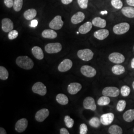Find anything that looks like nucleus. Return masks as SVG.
<instances>
[{
	"instance_id": "f257e3e1",
	"label": "nucleus",
	"mask_w": 134,
	"mask_h": 134,
	"mask_svg": "<svg viewBox=\"0 0 134 134\" xmlns=\"http://www.w3.org/2000/svg\"><path fill=\"white\" fill-rule=\"evenodd\" d=\"M16 64L19 67L25 70H31L34 66V63L32 59L26 56L17 58Z\"/></svg>"
},
{
	"instance_id": "f03ea898",
	"label": "nucleus",
	"mask_w": 134,
	"mask_h": 134,
	"mask_svg": "<svg viewBox=\"0 0 134 134\" xmlns=\"http://www.w3.org/2000/svg\"><path fill=\"white\" fill-rule=\"evenodd\" d=\"M130 24L127 23H122L116 24L113 28L114 34L117 35H122L127 32L130 29Z\"/></svg>"
},
{
	"instance_id": "7ed1b4c3",
	"label": "nucleus",
	"mask_w": 134,
	"mask_h": 134,
	"mask_svg": "<svg viewBox=\"0 0 134 134\" xmlns=\"http://www.w3.org/2000/svg\"><path fill=\"white\" fill-rule=\"evenodd\" d=\"M77 55L78 57L84 61H88L93 58L94 53L89 49H85L78 51Z\"/></svg>"
},
{
	"instance_id": "20e7f679",
	"label": "nucleus",
	"mask_w": 134,
	"mask_h": 134,
	"mask_svg": "<svg viewBox=\"0 0 134 134\" xmlns=\"http://www.w3.org/2000/svg\"><path fill=\"white\" fill-rule=\"evenodd\" d=\"M62 49L61 44L58 42L48 43L45 47V51L49 54L58 53L61 51Z\"/></svg>"
},
{
	"instance_id": "39448f33",
	"label": "nucleus",
	"mask_w": 134,
	"mask_h": 134,
	"mask_svg": "<svg viewBox=\"0 0 134 134\" xmlns=\"http://www.w3.org/2000/svg\"><path fill=\"white\" fill-rule=\"evenodd\" d=\"M120 91L116 87L113 86H108L105 87L102 91L103 96L116 97L119 95Z\"/></svg>"
},
{
	"instance_id": "423d86ee",
	"label": "nucleus",
	"mask_w": 134,
	"mask_h": 134,
	"mask_svg": "<svg viewBox=\"0 0 134 134\" xmlns=\"http://www.w3.org/2000/svg\"><path fill=\"white\" fill-rule=\"evenodd\" d=\"M32 90L34 93L40 96H45L47 93L46 87L41 82H37L34 83L32 87Z\"/></svg>"
},
{
	"instance_id": "0eeeda50",
	"label": "nucleus",
	"mask_w": 134,
	"mask_h": 134,
	"mask_svg": "<svg viewBox=\"0 0 134 134\" xmlns=\"http://www.w3.org/2000/svg\"><path fill=\"white\" fill-rule=\"evenodd\" d=\"M64 22L60 15H57L53 19L49 24V27L54 30H59L63 26Z\"/></svg>"
},
{
	"instance_id": "6e6552de",
	"label": "nucleus",
	"mask_w": 134,
	"mask_h": 134,
	"mask_svg": "<svg viewBox=\"0 0 134 134\" xmlns=\"http://www.w3.org/2000/svg\"><path fill=\"white\" fill-rule=\"evenodd\" d=\"M81 74L86 77H92L96 74V71L94 68L88 65H84L81 68Z\"/></svg>"
},
{
	"instance_id": "1a4fd4ad",
	"label": "nucleus",
	"mask_w": 134,
	"mask_h": 134,
	"mask_svg": "<svg viewBox=\"0 0 134 134\" xmlns=\"http://www.w3.org/2000/svg\"><path fill=\"white\" fill-rule=\"evenodd\" d=\"M108 58L111 62L117 64L124 62L125 60L124 56L118 52H113L110 54Z\"/></svg>"
},
{
	"instance_id": "9d476101",
	"label": "nucleus",
	"mask_w": 134,
	"mask_h": 134,
	"mask_svg": "<svg viewBox=\"0 0 134 134\" xmlns=\"http://www.w3.org/2000/svg\"><path fill=\"white\" fill-rule=\"evenodd\" d=\"M83 105L86 109H90L94 111L96 109L95 100L91 96H88L84 99Z\"/></svg>"
},
{
	"instance_id": "9b49d317",
	"label": "nucleus",
	"mask_w": 134,
	"mask_h": 134,
	"mask_svg": "<svg viewBox=\"0 0 134 134\" xmlns=\"http://www.w3.org/2000/svg\"><path fill=\"white\" fill-rule=\"evenodd\" d=\"M72 62L70 59H66L63 61L58 66V70L61 72H66L68 71L72 68Z\"/></svg>"
},
{
	"instance_id": "f8f14e48",
	"label": "nucleus",
	"mask_w": 134,
	"mask_h": 134,
	"mask_svg": "<svg viewBox=\"0 0 134 134\" xmlns=\"http://www.w3.org/2000/svg\"><path fill=\"white\" fill-rule=\"evenodd\" d=\"M28 126V121L25 118H22L17 121L15 125V129L19 132L22 133L27 128Z\"/></svg>"
},
{
	"instance_id": "ddd939ff",
	"label": "nucleus",
	"mask_w": 134,
	"mask_h": 134,
	"mask_svg": "<svg viewBox=\"0 0 134 134\" xmlns=\"http://www.w3.org/2000/svg\"><path fill=\"white\" fill-rule=\"evenodd\" d=\"M2 29L5 32H9L14 29V23L11 19L5 18L2 20Z\"/></svg>"
},
{
	"instance_id": "4468645a",
	"label": "nucleus",
	"mask_w": 134,
	"mask_h": 134,
	"mask_svg": "<svg viewBox=\"0 0 134 134\" xmlns=\"http://www.w3.org/2000/svg\"><path fill=\"white\" fill-rule=\"evenodd\" d=\"M49 111L46 108H43L37 111L35 114V119L39 122H42L45 120L49 115Z\"/></svg>"
},
{
	"instance_id": "2eb2a0df",
	"label": "nucleus",
	"mask_w": 134,
	"mask_h": 134,
	"mask_svg": "<svg viewBox=\"0 0 134 134\" xmlns=\"http://www.w3.org/2000/svg\"><path fill=\"white\" fill-rule=\"evenodd\" d=\"M114 119V115L112 113H108L101 115L100 117L101 123L103 125H109L111 124Z\"/></svg>"
},
{
	"instance_id": "dca6fc26",
	"label": "nucleus",
	"mask_w": 134,
	"mask_h": 134,
	"mask_svg": "<svg viewBox=\"0 0 134 134\" xmlns=\"http://www.w3.org/2000/svg\"><path fill=\"white\" fill-rule=\"evenodd\" d=\"M81 88L82 86L80 83L77 82H72L68 86V91L70 94L74 95L80 91Z\"/></svg>"
},
{
	"instance_id": "f3484780",
	"label": "nucleus",
	"mask_w": 134,
	"mask_h": 134,
	"mask_svg": "<svg viewBox=\"0 0 134 134\" xmlns=\"http://www.w3.org/2000/svg\"><path fill=\"white\" fill-rule=\"evenodd\" d=\"M109 35V32L107 29H101L96 31L94 33V36L96 38L99 40H103L106 38Z\"/></svg>"
},
{
	"instance_id": "a211bd4d",
	"label": "nucleus",
	"mask_w": 134,
	"mask_h": 134,
	"mask_svg": "<svg viewBox=\"0 0 134 134\" xmlns=\"http://www.w3.org/2000/svg\"><path fill=\"white\" fill-rule=\"evenodd\" d=\"M85 19V14L81 12H79L72 16L71 20L72 24H77L81 23Z\"/></svg>"
},
{
	"instance_id": "6ab92c4d",
	"label": "nucleus",
	"mask_w": 134,
	"mask_h": 134,
	"mask_svg": "<svg viewBox=\"0 0 134 134\" xmlns=\"http://www.w3.org/2000/svg\"><path fill=\"white\" fill-rule=\"evenodd\" d=\"M121 12L124 16L128 18H134V8L133 7H125L122 8Z\"/></svg>"
},
{
	"instance_id": "aec40b11",
	"label": "nucleus",
	"mask_w": 134,
	"mask_h": 134,
	"mask_svg": "<svg viewBox=\"0 0 134 134\" xmlns=\"http://www.w3.org/2000/svg\"><path fill=\"white\" fill-rule=\"evenodd\" d=\"M92 24L90 21H87L81 25L79 29V32L82 34H87L91 30L92 27Z\"/></svg>"
},
{
	"instance_id": "412c9836",
	"label": "nucleus",
	"mask_w": 134,
	"mask_h": 134,
	"mask_svg": "<svg viewBox=\"0 0 134 134\" xmlns=\"http://www.w3.org/2000/svg\"><path fill=\"white\" fill-rule=\"evenodd\" d=\"M31 52L34 56L38 60H42L44 58V53L42 49L38 46H34L31 49Z\"/></svg>"
},
{
	"instance_id": "4be33fe9",
	"label": "nucleus",
	"mask_w": 134,
	"mask_h": 134,
	"mask_svg": "<svg viewBox=\"0 0 134 134\" xmlns=\"http://www.w3.org/2000/svg\"><path fill=\"white\" fill-rule=\"evenodd\" d=\"M92 24L96 27L104 28L106 26V21L100 17H96L92 19Z\"/></svg>"
},
{
	"instance_id": "5701e85b",
	"label": "nucleus",
	"mask_w": 134,
	"mask_h": 134,
	"mask_svg": "<svg viewBox=\"0 0 134 134\" xmlns=\"http://www.w3.org/2000/svg\"><path fill=\"white\" fill-rule=\"evenodd\" d=\"M42 36L45 38L55 39L57 37V34L53 29H45L42 32Z\"/></svg>"
},
{
	"instance_id": "b1692460",
	"label": "nucleus",
	"mask_w": 134,
	"mask_h": 134,
	"mask_svg": "<svg viewBox=\"0 0 134 134\" xmlns=\"http://www.w3.org/2000/svg\"><path fill=\"white\" fill-rule=\"evenodd\" d=\"M124 120L127 122H131L134 120V109H131L126 111L123 114Z\"/></svg>"
},
{
	"instance_id": "393cba45",
	"label": "nucleus",
	"mask_w": 134,
	"mask_h": 134,
	"mask_svg": "<svg viewBox=\"0 0 134 134\" xmlns=\"http://www.w3.org/2000/svg\"><path fill=\"white\" fill-rule=\"evenodd\" d=\"M37 15L36 10L34 9H31L26 10L24 14V18L26 20H31Z\"/></svg>"
},
{
	"instance_id": "a878e982",
	"label": "nucleus",
	"mask_w": 134,
	"mask_h": 134,
	"mask_svg": "<svg viewBox=\"0 0 134 134\" xmlns=\"http://www.w3.org/2000/svg\"><path fill=\"white\" fill-rule=\"evenodd\" d=\"M56 100L60 104L66 105L69 102V99L67 96L62 93H59L56 96Z\"/></svg>"
},
{
	"instance_id": "bb28decb",
	"label": "nucleus",
	"mask_w": 134,
	"mask_h": 134,
	"mask_svg": "<svg viewBox=\"0 0 134 134\" xmlns=\"http://www.w3.org/2000/svg\"><path fill=\"white\" fill-rule=\"evenodd\" d=\"M112 72L116 75H120L125 72L124 67L120 65H116L112 68Z\"/></svg>"
},
{
	"instance_id": "cd10ccee",
	"label": "nucleus",
	"mask_w": 134,
	"mask_h": 134,
	"mask_svg": "<svg viewBox=\"0 0 134 134\" xmlns=\"http://www.w3.org/2000/svg\"><path fill=\"white\" fill-rule=\"evenodd\" d=\"M108 132L110 134H122L123 133V130L118 125H113L110 126Z\"/></svg>"
},
{
	"instance_id": "c85d7f7f",
	"label": "nucleus",
	"mask_w": 134,
	"mask_h": 134,
	"mask_svg": "<svg viewBox=\"0 0 134 134\" xmlns=\"http://www.w3.org/2000/svg\"><path fill=\"white\" fill-rule=\"evenodd\" d=\"M110 102V98L108 96H104L100 97L97 101L98 105L100 106L107 105Z\"/></svg>"
},
{
	"instance_id": "c756f323",
	"label": "nucleus",
	"mask_w": 134,
	"mask_h": 134,
	"mask_svg": "<svg viewBox=\"0 0 134 134\" xmlns=\"http://www.w3.org/2000/svg\"><path fill=\"white\" fill-rule=\"evenodd\" d=\"M9 72L8 70L2 66L0 67V79L5 81L8 79Z\"/></svg>"
},
{
	"instance_id": "7c9ffc66",
	"label": "nucleus",
	"mask_w": 134,
	"mask_h": 134,
	"mask_svg": "<svg viewBox=\"0 0 134 134\" xmlns=\"http://www.w3.org/2000/svg\"><path fill=\"white\" fill-rule=\"evenodd\" d=\"M101 123L100 119H99L98 118L96 117L92 118L89 121L90 125L91 126V127L95 128H98L100 126Z\"/></svg>"
},
{
	"instance_id": "2f4dec72",
	"label": "nucleus",
	"mask_w": 134,
	"mask_h": 134,
	"mask_svg": "<svg viewBox=\"0 0 134 134\" xmlns=\"http://www.w3.org/2000/svg\"><path fill=\"white\" fill-rule=\"evenodd\" d=\"M23 5V0H14V10L15 12H19Z\"/></svg>"
},
{
	"instance_id": "473e14b6",
	"label": "nucleus",
	"mask_w": 134,
	"mask_h": 134,
	"mask_svg": "<svg viewBox=\"0 0 134 134\" xmlns=\"http://www.w3.org/2000/svg\"><path fill=\"white\" fill-rule=\"evenodd\" d=\"M111 3L115 9L118 10L122 9L123 5L121 0H111Z\"/></svg>"
},
{
	"instance_id": "72a5a7b5",
	"label": "nucleus",
	"mask_w": 134,
	"mask_h": 134,
	"mask_svg": "<svg viewBox=\"0 0 134 134\" xmlns=\"http://www.w3.org/2000/svg\"><path fill=\"white\" fill-rule=\"evenodd\" d=\"M131 92V89L129 87L127 86H123L121 88L120 92L122 96L124 97H127L129 96Z\"/></svg>"
},
{
	"instance_id": "f704fd0d",
	"label": "nucleus",
	"mask_w": 134,
	"mask_h": 134,
	"mask_svg": "<svg viewBox=\"0 0 134 134\" xmlns=\"http://www.w3.org/2000/svg\"><path fill=\"white\" fill-rule=\"evenodd\" d=\"M64 121L65 124L68 128H71L74 124V121L69 116H66L64 118Z\"/></svg>"
},
{
	"instance_id": "c9c22d12",
	"label": "nucleus",
	"mask_w": 134,
	"mask_h": 134,
	"mask_svg": "<svg viewBox=\"0 0 134 134\" xmlns=\"http://www.w3.org/2000/svg\"><path fill=\"white\" fill-rule=\"evenodd\" d=\"M126 106V102L124 100H120L117 103L116 106L117 110L119 112H122Z\"/></svg>"
},
{
	"instance_id": "e433bc0d",
	"label": "nucleus",
	"mask_w": 134,
	"mask_h": 134,
	"mask_svg": "<svg viewBox=\"0 0 134 134\" xmlns=\"http://www.w3.org/2000/svg\"><path fill=\"white\" fill-rule=\"evenodd\" d=\"M19 35V32L16 30H12L9 32L8 34V37L10 40H14Z\"/></svg>"
},
{
	"instance_id": "4c0bfd02",
	"label": "nucleus",
	"mask_w": 134,
	"mask_h": 134,
	"mask_svg": "<svg viewBox=\"0 0 134 134\" xmlns=\"http://www.w3.org/2000/svg\"><path fill=\"white\" fill-rule=\"evenodd\" d=\"M88 0H77V3L80 7L82 9H86L88 6Z\"/></svg>"
},
{
	"instance_id": "58836bf2",
	"label": "nucleus",
	"mask_w": 134,
	"mask_h": 134,
	"mask_svg": "<svg viewBox=\"0 0 134 134\" xmlns=\"http://www.w3.org/2000/svg\"><path fill=\"white\" fill-rule=\"evenodd\" d=\"M80 134H86L87 132V127L85 124H81L80 127Z\"/></svg>"
},
{
	"instance_id": "ea45409f",
	"label": "nucleus",
	"mask_w": 134,
	"mask_h": 134,
	"mask_svg": "<svg viewBox=\"0 0 134 134\" xmlns=\"http://www.w3.org/2000/svg\"><path fill=\"white\" fill-rule=\"evenodd\" d=\"M4 3L8 8H11L14 5L13 0H4Z\"/></svg>"
},
{
	"instance_id": "a19ab883",
	"label": "nucleus",
	"mask_w": 134,
	"mask_h": 134,
	"mask_svg": "<svg viewBox=\"0 0 134 134\" xmlns=\"http://www.w3.org/2000/svg\"><path fill=\"white\" fill-rule=\"evenodd\" d=\"M37 25H38V21L36 19H34L31 21L30 26V27H35L36 26H37Z\"/></svg>"
},
{
	"instance_id": "79ce46f5",
	"label": "nucleus",
	"mask_w": 134,
	"mask_h": 134,
	"mask_svg": "<svg viewBox=\"0 0 134 134\" xmlns=\"http://www.w3.org/2000/svg\"><path fill=\"white\" fill-rule=\"evenodd\" d=\"M60 134H69V131L66 128H62L60 129Z\"/></svg>"
},
{
	"instance_id": "37998d69",
	"label": "nucleus",
	"mask_w": 134,
	"mask_h": 134,
	"mask_svg": "<svg viewBox=\"0 0 134 134\" xmlns=\"http://www.w3.org/2000/svg\"><path fill=\"white\" fill-rule=\"evenodd\" d=\"M73 0H61V2L64 5H68L71 3Z\"/></svg>"
},
{
	"instance_id": "c03bdc74",
	"label": "nucleus",
	"mask_w": 134,
	"mask_h": 134,
	"mask_svg": "<svg viewBox=\"0 0 134 134\" xmlns=\"http://www.w3.org/2000/svg\"><path fill=\"white\" fill-rule=\"evenodd\" d=\"M127 3L130 6L134 7V0H126Z\"/></svg>"
},
{
	"instance_id": "a18cd8bd",
	"label": "nucleus",
	"mask_w": 134,
	"mask_h": 134,
	"mask_svg": "<svg viewBox=\"0 0 134 134\" xmlns=\"http://www.w3.org/2000/svg\"><path fill=\"white\" fill-rule=\"evenodd\" d=\"M0 134H6L7 132L3 128H0Z\"/></svg>"
},
{
	"instance_id": "49530a36",
	"label": "nucleus",
	"mask_w": 134,
	"mask_h": 134,
	"mask_svg": "<svg viewBox=\"0 0 134 134\" xmlns=\"http://www.w3.org/2000/svg\"><path fill=\"white\" fill-rule=\"evenodd\" d=\"M131 68L132 69H134V58L131 61Z\"/></svg>"
},
{
	"instance_id": "de8ad7c7",
	"label": "nucleus",
	"mask_w": 134,
	"mask_h": 134,
	"mask_svg": "<svg viewBox=\"0 0 134 134\" xmlns=\"http://www.w3.org/2000/svg\"><path fill=\"white\" fill-rule=\"evenodd\" d=\"M132 86H133V89L134 90V81H133V84H132Z\"/></svg>"
},
{
	"instance_id": "09e8293b",
	"label": "nucleus",
	"mask_w": 134,
	"mask_h": 134,
	"mask_svg": "<svg viewBox=\"0 0 134 134\" xmlns=\"http://www.w3.org/2000/svg\"></svg>"
},
{
	"instance_id": "8fccbe9b",
	"label": "nucleus",
	"mask_w": 134,
	"mask_h": 134,
	"mask_svg": "<svg viewBox=\"0 0 134 134\" xmlns=\"http://www.w3.org/2000/svg\"></svg>"
}]
</instances>
